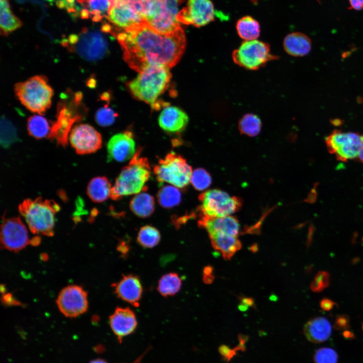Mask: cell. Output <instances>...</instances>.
I'll list each match as a JSON object with an SVG mask.
<instances>
[{"mask_svg":"<svg viewBox=\"0 0 363 363\" xmlns=\"http://www.w3.org/2000/svg\"><path fill=\"white\" fill-rule=\"evenodd\" d=\"M117 249L122 255H125L129 252V247L125 241H120L117 246Z\"/></svg>","mask_w":363,"mask_h":363,"instance_id":"43","label":"cell"},{"mask_svg":"<svg viewBox=\"0 0 363 363\" xmlns=\"http://www.w3.org/2000/svg\"><path fill=\"white\" fill-rule=\"evenodd\" d=\"M111 188L110 182L106 177H96L89 182L87 193L93 202L101 203L110 197Z\"/></svg>","mask_w":363,"mask_h":363,"instance_id":"26","label":"cell"},{"mask_svg":"<svg viewBox=\"0 0 363 363\" xmlns=\"http://www.w3.org/2000/svg\"><path fill=\"white\" fill-rule=\"evenodd\" d=\"M238 128L242 134L250 137L256 136L261 130V120L255 114L252 113L245 114L239 119Z\"/></svg>","mask_w":363,"mask_h":363,"instance_id":"31","label":"cell"},{"mask_svg":"<svg viewBox=\"0 0 363 363\" xmlns=\"http://www.w3.org/2000/svg\"><path fill=\"white\" fill-rule=\"evenodd\" d=\"M89 10L93 16L92 20L95 22L101 21L103 17L107 18L110 6V0H85L82 4Z\"/></svg>","mask_w":363,"mask_h":363,"instance_id":"32","label":"cell"},{"mask_svg":"<svg viewBox=\"0 0 363 363\" xmlns=\"http://www.w3.org/2000/svg\"><path fill=\"white\" fill-rule=\"evenodd\" d=\"M117 114L111 108L104 106L99 108L95 114L97 123L101 126L106 127L113 124Z\"/></svg>","mask_w":363,"mask_h":363,"instance_id":"38","label":"cell"},{"mask_svg":"<svg viewBox=\"0 0 363 363\" xmlns=\"http://www.w3.org/2000/svg\"><path fill=\"white\" fill-rule=\"evenodd\" d=\"M362 242H363V238H362Z\"/></svg>","mask_w":363,"mask_h":363,"instance_id":"57","label":"cell"},{"mask_svg":"<svg viewBox=\"0 0 363 363\" xmlns=\"http://www.w3.org/2000/svg\"><path fill=\"white\" fill-rule=\"evenodd\" d=\"M53 200H43L41 197L34 200H25L19 206V211L33 234L52 236L55 215L59 210Z\"/></svg>","mask_w":363,"mask_h":363,"instance_id":"4","label":"cell"},{"mask_svg":"<svg viewBox=\"0 0 363 363\" xmlns=\"http://www.w3.org/2000/svg\"><path fill=\"white\" fill-rule=\"evenodd\" d=\"M189 121L187 114L175 106H166L161 112L158 123L165 131L177 133L182 132Z\"/></svg>","mask_w":363,"mask_h":363,"instance_id":"21","label":"cell"},{"mask_svg":"<svg viewBox=\"0 0 363 363\" xmlns=\"http://www.w3.org/2000/svg\"><path fill=\"white\" fill-rule=\"evenodd\" d=\"M76 50L77 53L85 60H97L105 54L107 43L99 32L84 29L79 38Z\"/></svg>","mask_w":363,"mask_h":363,"instance_id":"15","label":"cell"},{"mask_svg":"<svg viewBox=\"0 0 363 363\" xmlns=\"http://www.w3.org/2000/svg\"><path fill=\"white\" fill-rule=\"evenodd\" d=\"M130 208L139 217H148L152 214L155 209L154 199L147 193L140 192L131 200Z\"/></svg>","mask_w":363,"mask_h":363,"instance_id":"25","label":"cell"},{"mask_svg":"<svg viewBox=\"0 0 363 363\" xmlns=\"http://www.w3.org/2000/svg\"><path fill=\"white\" fill-rule=\"evenodd\" d=\"M90 12L87 9L84 8L81 10L80 15L82 19H87L89 17Z\"/></svg>","mask_w":363,"mask_h":363,"instance_id":"46","label":"cell"},{"mask_svg":"<svg viewBox=\"0 0 363 363\" xmlns=\"http://www.w3.org/2000/svg\"><path fill=\"white\" fill-rule=\"evenodd\" d=\"M110 328L118 342L136 330L137 321L134 312L129 308L117 307L109 318Z\"/></svg>","mask_w":363,"mask_h":363,"instance_id":"17","label":"cell"},{"mask_svg":"<svg viewBox=\"0 0 363 363\" xmlns=\"http://www.w3.org/2000/svg\"><path fill=\"white\" fill-rule=\"evenodd\" d=\"M142 1H143L144 2H147L149 1H150V0H142Z\"/></svg>","mask_w":363,"mask_h":363,"instance_id":"54","label":"cell"},{"mask_svg":"<svg viewBox=\"0 0 363 363\" xmlns=\"http://www.w3.org/2000/svg\"><path fill=\"white\" fill-rule=\"evenodd\" d=\"M283 47L289 55L301 57L307 55L312 48L310 38L301 32H292L287 35L283 41Z\"/></svg>","mask_w":363,"mask_h":363,"instance_id":"23","label":"cell"},{"mask_svg":"<svg viewBox=\"0 0 363 363\" xmlns=\"http://www.w3.org/2000/svg\"><path fill=\"white\" fill-rule=\"evenodd\" d=\"M19 140L17 130L4 116L1 118V145L5 148Z\"/></svg>","mask_w":363,"mask_h":363,"instance_id":"35","label":"cell"},{"mask_svg":"<svg viewBox=\"0 0 363 363\" xmlns=\"http://www.w3.org/2000/svg\"><path fill=\"white\" fill-rule=\"evenodd\" d=\"M112 286L117 297L135 307L139 306L143 288L137 276L133 274L123 275L120 280L113 283Z\"/></svg>","mask_w":363,"mask_h":363,"instance_id":"18","label":"cell"},{"mask_svg":"<svg viewBox=\"0 0 363 363\" xmlns=\"http://www.w3.org/2000/svg\"><path fill=\"white\" fill-rule=\"evenodd\" d=\"M125 62L138 72L151 66L172 67L180 59L186 39L180 27L163 34L152 28L146 21L127 28L116 35Z\"/></svg>","mask_w":363,"mask_h":363,"instance_id":"1","label":"cell"},{"mask_svg":"<svg viewBox=\"0 0 363 363\" xmlns=\"http://www.w3.org/2000/svg\"><path fill=\"white\" fill-rule=\"evenodd\" d=\"M325 143L330 153L335 154L337 160L346 161L358 156L363 147V136L335 130L326 138Z\"/></svg>","mask_w":363,"mask_h":363,"instance_id":"10","label":"cell"},{"mask_svg":"<svg viewBox=\"0 0 363 363\" xmlns=\"http://www.w3.org/2000/svg\"><path fill=\"white\" fill-rule=\"evenodd\" d=\"M153 172L158 182L167 183L182 189L189 185L193 171L185 158L171 152L158 161Z\"/></svg>","mask_w":363,"mask_h":363,"instance_id":"7","label":"cell"},{"mask_svg":"<svg viewBox=\"0 0 363 363\" xmlns=\"http://www.w3.org/2000/svg\"><path fill=\"white\" fill-rule=\"evenodd\" d=\"M343 336L347 339H353L354 338V334L347 330H344L343 332Z\"/></svg>","mask_w":363,"mask_h":363,"instance_id":"48","label":"cell"},{"mask_svg":"<svg viewBox=\"0 0 363 363\" xmlns=\"http://www.w3.org/2000/svg\"><path fill=\"white\" fill-rule=\"evenodd\" d=\"M148 349L146 350L142 355H141L138 358L134 361L132 363H140L144 356L146 354Z\"/></svg>","mask_w":363,"mask_h":363,"instance_id":"50","label":"cell"},{"mask_svg":"<svg viewBox=\"0 0 363 363\" xmlns=\"http://www.w3.org/2000/svg\"><path fill=\"white\" fill-rule=\"evenodd\" d=\"M233 62L247 70L255 71L278 58L271 52L268 43L258 39L244 41L231 55Z\"/></svg>","mask_w":363,"mask_h":363,"instance_id":"8","label":"cell"},{"mask_svg":"<svg viewBox=\"0 0 363 363\" xmlns=\"http://www.w3.org/2000/svg\"><path fill=\"white\" fill-rule=\"evenodd\" d=\"M141 148L136 150L129 164L116 178L110 194L112 200H118L146 189L145 185L151 175V167L148 159L141 155Z\"/></svg>","mask_w":363,"mask_h":363,"instance_id":"3","label":"cell"},{"mask_svg":"<svg viewBox=\"0 0 363 363\" xmlns=\"http://www.w3.org/2000/svg\"><path fill=\"white\" fill-rule=\"evenodd\" d=\"M27 130L30 136L39 139L47 136L50 128L45 117L40 115H34L28 119Z\"/></svg>","mask_w":363,"mask_h":363,"instance_id":"33","label":"cell"},{"mask_svg":"<svg viewBox=\"0 0 363 363\" xmlns=\"http://www.w3.org/2000/svg\"><path fill=\"white\" fill-rule=\"evenodd\" d=\"M79 40V37L77 35L72 34L69 37V41L72 44H77Z\"/></svg>","mask_w":363,"mask_h":363,"instance_id":"47","label":"cell"},{"mask_svg":"<svg viewBox=\"0 0 363 363\" xmlns=\"http://www.w3.org/2000/svg\"><path fill=\"white\" fill-rule=\"evenodd\" d=\"M182 281L179 275L174 272L163 275L159 279L157 290L164 297L173 296L180 289Z\"/></svg>","mask_w":363,"mask_h":363,"instance_id":"29","label":"cell"},{"mask_svg":"<svg viewBox=\"0 0 363 363\" xmlns=\"http://www.w3.org/2000/svg\"><path fill=\"white\" fill-rule=\"evenodd\" d=\"M178 0H151L145 6L144 18L156 31L165 34L180 28L177 20Z\"/></svg>","mask_w":363,"mask_h":363,"instance_id":"6","label":"cell"},{"mask_svg":"<svg viewBox=\"0 0 363 363\" xmlns=\"http://www.w3.org/2000/svg\"><path fill=\"white\" fill-rule=\"evenodd\" d=\"M16 96L29 110L43 114L49 108L53 92L46 77L35 76L15 86Z\"/></svg>","mask_w":363,"mask_h":363,"instance_id":"5","label":"cell"},{"mask_svg":"<svg viewBox=\"0 0 363 363\" xmlns=\"http://www.w3.org/2000/svg\"><path fill=\"white\" fill-rule=\"evenodd\" d=\"M69 139L77 153L81 155L95 152L102 145L101 135L88 124L75 126L71 130Z\"/></svg>","mask_w":363,"mask_h":363,"instance_id":"14","label":"cell"},{"mask_svg":"<svg viewBox=\"0 0 363 363\" xmlns=\"http://www.w3.org/2000/svg\"><path fill=\"white\" fill-rule=\"evenodd\" d=\"M236 30L239 37L244 41L257 39L261 31L259 23L250 16L243 17L238 20Z\"/></svg>","mask_w":363,"mask_h":363,"instance_id":"27","label":"cell"},{"mask_svg":"<svg viewBox=\"0 0 363 363\" xmlns=\"http://www.w3.org/2000/svg\"><path fill=\"white\" fill-rule=\"evenodd\" d=\"M330 284V275L325 271H319L311 283V289L315 292H320Z\"/></svg>","mask_w":363,"mask_h":363,"instance_id":"39","label":"cell"},{"mask_svg":"<svg viewBox=\"0 0 363 363\" xmlns=\"http://www.w3.org/2000/svg\"><path fill=\"white\" fill-rule=\"evenodd\" d=\"M1 30L4 35L20 28L22 23L10 10L8 0H1Z\"/></svg>","mask_w":363,"mask_h":363,"instance_id":"28","label":"cell"},{"mask_svg":"<svg viewBox=\"0 0 363 363\" xmlns=\"http://www.w3.org/2000/svg\"><path fill=\"white\" fill-rule=\"evenodd\" d=\"M211 181L209 172L203 168H199L193 171L190 183L196 190L202 191L210 186Z\"/></svg>","mask_w":363,"mask_h":363,"instance_id":"36","label":"cell"},{"mask_svg":"<svg viewBox=\"0 0 363 363\" xmlns=\"http://www.w3.org/2000/svg\"><path fill=\"white\" fill-rule=\"evenodd\" d=\"M201 203L199 207L201 215L209 217H221L229 216L237 211L241 206V200L231 197L219 190L206 191L199 196Z\"/></svg>","mask_w":363,"mask_h":363,"instance_id":"9","label":"cell"},{"mask_svg":"<svg viewBox=\"0 0 363 363\" xmlns=\"http://www.w3.org/2000/svg\"><path fill=\"white\" fill-rule=\"evenodd\" d=\"M157 198L161 206L165 208H171L179 204L182 195L177 187L165 186L158 191Z\"/></svg>","mask_w":363,"mask_h":363,"instance_id":"30","label":"cell"},{"mask_svg":"<svg viewBox=\"0 0 363 363\" xmlns=\"http://www.w3.org/2000/svg\"><path fill=\"white\" fill-rule=\"evenodd\" d=\"M241 302L248 307H254L255 303L253 298L248 297H242L240 298Z\"/></svg>","mask_w":363,"mask_h":363,"instance_id":"44","label":"cell"},{"mask_svg":"<svg viewBox=\"0 0 363 363\" xmlns=\"http://www.w3.org/2000/svg\"><path fill=\"white\" fill-rule=\"evenodd\" d=\"M56 304L60 312L66 317H77L87 310V293L80 286L69 285L60 291Z\"/></svg>","mask_w":363,"mask_h":363,"instance_id":"11","label":"cell"},{"mask_svg":"<svg viewBox=\"0 0 363 363\" xmlns=\"http://www.w3.org/2000/svg\"><path fill=\"white\" fill-rule=\"evenodd\" d=\"M358 157L359 160L363 163V147L360 150V151L358 154Z\"/></svg>","mask_w":363,"mask_h":363,"instance_id":"52","label":"cell"},{"mask_svg":"<svg viewBox=\"0 0 363 363\" xmlns=\"http://www.w3.org/2000/svg\"><path fill=\"white\" fill-rule=\"evenodd\" d=\"M333 327L337 330L344 331L348 329L350 327L349 316L347 315H338L335 319Z\"/></svg>","mask_w":363,"mask_h":363,"instance_id":"40","label":"cell"},{"mask_svg":"<svg viewBox=\"0 0 363 363\" xmlns=\"http://www.w3.org/2000/svg\"><path fill=\"white\" fill-rule=\"evenodd\" d=\"M209 237L213 248L220 252L225 260H229L241 248L237 236L218 233Z\"/></svg>","mask_w":363,"mask_h":363,"instance_id":"24","label":"cell"},{"mask_svg":"<svg viewBox=\"0 0 363 363\" xmlns=\"http://www.w3.org/2000/svg\"><path fill=\"white\" fill-rule=\"evenodd\" d=\"M89 363H108L105 360L102 358H97L90 361Z\"/></svg>","mask_w":363,"mask_h":363,"instance_id":"49","label":"cell"},{"mask_svg":"<svg viewBox=\"0 0 363 363\" xmlns=\"http://www.w3.org/2000/svg\"><path fill=\"white\" fill-rule=\"evenodd\" d=\"M362 330H363V323H362Z\"/></svg>","mask_w":363,"mask_h":363,"instance_id":"56","label":"cell"},{"mask_svg":"<svg viewBox=\"0 0 363 363\" xmlns=\"http://www.w3.org/2000/svg\"><path fill=\"white\" fill-rule=\"evenodd\" d=\"M178 1L181 3L183 2L185 0H178Z\"/></svg>","mask_w":363,"mask_h":363,"instance_id":"55","label":"cell"},{"mask_svg":"<svg viewBox=\"0 0 363 363\" xmlns=\"http://www.w3.org/2000/svg\"><path fill=\"white\" fill-rule=\"evenodd\" d=\"M161 238L159 230L150 225H145L140 229L137 241L142 247L152 248L157 245Z\"/></svg>","mask_w":363,"mask_h":363,"instance_id":"34","label":"cell"},{"mask_svg":"<svg viewBox=\"0 0 363 363\" xmlns=\"http://www.w3.org/2000/svg\"><path fill=\"white\" fill-rule=\"evenodd\" d=\"M350 8L359 11L363 9V0H349Z\"/></svg>","mask_w":363,"mask_h":363,"instance_id":"42","label":"cell"},{"mask_svg":"<svg viewBox=\"0 0 363 363\" xmlns=\"http://www.w3.org/2000/svg\"><path fill=\"white\" fill-rule=\"evenodd\" d=\"M338 356L336 351L330 347L318 349L314 355L315 363H337Z\"/></svg>","mask_w":363,"mask_h":363,"instance_id":"37","label":"cell"},{"mask_svg":"<svg viewBox=\"0 0 363 363\" xmlns=\"http://www.w3.org/2000/svg\"><path fill=\"white\" fill-rule=\"evenodd\" d=\"M198 225L205 228L209 235L221 233L237 236L239 230L238 220L230 215L221 217H209L200 215Z\"/></svg>","mask_w":363,"mask_h":363,"instance_id":"19","label":"cell"},{"mask_svg":"<svg viewBox=\"0 0 363 363\" xmlns=\"http://www.w3.org/2000/svg\"><path fill=\"white\" fill-rule=\"evenodd\" d=\"M248 307V306L242 303L238 306V309L242 311H246Z\"/></svg>","mask_w":363,"mask_h":363,"instance_id":"51","label":"cell"},{"mask_svg":"<svg viewBox=\"0 0 363 363\" xmlns=\"http://www.w3.org/2000/svg\"><path fill=\"white\" fill-rule=\"evenodd\" d=\"M108 160L124 162L131 159L136 150L132 133L126 131L113 136L107 145Z\"/></svg>","mask_w":363,"mask_h":363,"instance_id":"16","label":"cell"},{"mask_svg":"<svg viewBox=\"0 0 363 363\" xmlns=\"http://www.w3.org/2000/svg\"><path fill=\"white\" fill-rule=\"evenodd\" d=\"M214 277L212 273L203 274V280L207 284L212 283L214 280Z\"/></svg>","mask_w":363,"mask_h":363,"instance_id":"45","label":"cell"},{"mask_svg":"<svg viewBox=\"0 0 363 363\" xmlns=\"http://www.w3.org/2000/svg\"><path fill=\"white\" fill-rule=\"evenodd\" d=\"M215 17L214 5L210 0H189L186 7L179 12V23L197 27L205 26Z\"/></svg>","mask_w":363,"mask_h":363,"instance_id":"13","label":"cell"},{"mask_svg":"<svg viewBox=\"0 0 363 363\" xmlns=\"http://www.w3.org/2000/svg\"><path fill=\"white\" fill-rule=\"evenodd\" d=\"M320 306L323 311H329L336 306V304L331 299L324 297L320 300Z\"/></svg>","mask_w":363,"mask_h":363,"instance_id":"41","label":"cell"},{"mask_svg":"<svg viewBox=\"0 0 363 363\" xmlns=\"http://www.w3.org/2000/svg\"><path fill=\"white\" fill-rule=\"evenodd\" d=\"M168 67L149 66L139 72L137 77L129 84L130 92L138 99L158 109L160 105L158 98L167 88L171 78Z\"/></svg>","mask_w":363,"mask_h":363,"instance_id":"2","label":"cell"},{"mask_svg":"<svg viewBox=\"0 0 363 363\" xmlns=\"http://www.w3.org/2000/svg\"><path fill=\"white\" fill-rule=\"evenodd\" d=\"M304 333L306 338L314 343L327 341L330 337L332 327L329 321L324 317H319L309 321L304 325Z\"/></svg>","mask_w":363,"mask_h":363,"instance_id":"22","label":"cell"},{"mask_svg":"<svg viewBox=\"0 0 363 363\" xmlns=\"http://www.w3.org/2000/svg\"><path fill=\"white\" fill-rule=\"evenodd\" d=\"M77 1L80 4L83 3L85 0H77Z\"/></svg>","mask_w":363,"mask_h":363,"instance_id":"53","label":"cell"},{"mask_svg":"<svg viewBox=\"0 0 363 363\" xmlns=\"http://www.w3.org/2000/svg\"><path fill=\"white\" fill-rule=\"evenodd\" d=\"M57 121L52 126L48 137L56 140L58 145L65 147L68 143L69 132L73 124L79 118L72 117L71 111L65 106L59 105Z\"/></svg>","mask_w":363,"mask_h":363,"instance_id":"20","label":"cell"},{"mask_svg":"<svg viewBox=\"0 0 363 363\" xmlns=\"http://www.w3.org/2000/svg\"><path fill=\"white\" fill-rule=\"evenodd\" d=\"M31 244L27 228L19 217L4 219L1 227V245L17 252Z\"/></svg>","mask_w":363,"mask_h":363,"instance_id":"12","label":"cell"}]
</instances>
